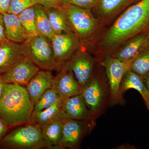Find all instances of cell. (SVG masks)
I'll return each instance as SVG.
<instances>
[{
  "label": "cell",
  "instance_id": "1",
  "mask_svg": "<svg viewBox=\"0 0 149 149\" xmlns=\"http://www.w3.org/2000/svg\"><path fill=\"white\" fill-rule=\"evenodd\" d=\"M149 33V0H139L128 7L106 31L99 41V52L112 55L130 38Z\"/></svg>",
  "mask_w": 149,
  "mask_h": 149
},
{
  "label": "cell",
  "instance_id": "2",
  "mask_svg": "<svg viewBox=\"0 0 149 149\" xmlns=\"http://www.w3.org/2000/svg\"><path fill=\"white\" fill-rule=\"evenodd\" d=\"M34 107L26 88L5 84L0 100V120L8 127L29 122Z\"/></svg>",
  "mask_w": 149,
  "mask_h": 149
},
{
  "label": "cell",
  "instance_id": "3",
  "mask_svg": "<svg viewBox=\"0 0 149 149\" xmlns=\"http://www.w3.org/2000/svg\"><path fill=\"white\" fill-rule=\"evenodd\" d=\"M24 57L39 68L45 70H59L55 58L50 40L40 34L30 36L21 44Z\"/></svg>",
  "mask_w": 149,
  "mask_h": 149
},
{
  "label": "cell",
  "instance_id": "4",
  "mask_svg": "<svg viewBox=\"0 0 149 149\" xmlns=\"http://www.w3.org/2000/svg\"><path fill=\"white\" fill-rule=\"evenodd\" d=\"M72 31L83 45L92 39L101 24L90 10L69 4L63 6Z\"/></svg>",
  "mask_w": 149,
  "mask_h": 149
},
{
  "label": "cell",
  "instance_id": "5",
  "mask_svg": "<svg viewBox=\"0 0 149 149\" xmlns=\"http://www.w3.org/2000/svg\"><path fill=\"white\" fill-rule=\"evenodd\" d=\"M31 123L12 131L4 137L1 143L14 149H51L43 139L41 126Z\"/></svg>",
  "mask_w": 149,
  "mask_h": 149
},
{
  "label": "cell",
  "instance_id": "6",
  "mask_svg": "<svg viewBox=\"0 0 149 149\" xmlns=\"http://www.w3.org/2000/svg\"><path fill=\"white\" fill-rule=\"evenodd\" d=\"M50 40L59 70L82 46L78 37L73 32L55 34Z\"/></svg>",
  "mask_w": 149,
  "mask_h": 149
},
{
  "label": "cell",
  "instance_id": "7",
  "mask_svg": "<svg viewBox=\"0 0 149 149\" xmlns=\"http://www.w3.org/2000/svg\"><path fill=\"white\" fill-rule=\"evenodd\" d=\"M104 65L108 79L111 100L113 104H118L123 101L120 86L123 75L130 69L129 65L118 60L112 56L105 57Z\"/></svg>",
  "mask_w": 149,
  "mask_h": 149
},
{
  "label": "cell",
  "instance_id": "8",
  "mask_svg": "<svg viewBox=\"0 0 149 149\" xmlns=\"http://www.w3.org/2000/svg\"><path fill=\"white\" fill-rule=\"evenodd\" d=\"M107 86L103 79L94 74L88 85L82 90L81 95L93 115L102 111L106 102Z\"/></svg>",
  "mask_w": 149,
  "mask_h": 149
},
{
  "label": "cell",
  "instance_id": "9",
  "mask_svg": "<svg viewBox=\"0 0 149 149\" xmlns=\"http://www.w3.org/2000/svg\"><path fill=\"white\" fill-rule=\"evenodd\" d=\"M94 64L95 61L90 54L80 49L64 65L73 72L83 90L94 75Z\"/></svg>",
  "mask_w": 149,
  "mask_h": 149
},
{
  "label": "cell",
  "instance_id": "10",
  "mask_svg": "<svg viewBox=\"0 0 149 149\" xmlns=\"http://www.w3.org/2000/svg\"><path fill=\"white\" fill-rule=\"evenodd\" d=\"M52 88L56 92L63 101L81 94L82 89L73 72L63 65L59 73L53 79Z\"/></svg>",
  "mask_w": 149,
  "mask_h": 149
},
{
  "label": "cell",
  "instance_id": "11",
  "mask_svg": "<svg viewBox=\"0 0 149 149\" xmlns=\"http://www.w3.org/2000/svg\"><path fill=\"white\" fill-rule=\"evenodd\" d=\"M40 70L29 58L22 57L10 69L2 74L6 84L15 83L26 85Z\"/></svg>",
  "mask_w": 149,
  "mask_h": 149
},
{
  "label": "cell",
  "instance_id": "12",
  "mask_svg": "<svg viewBox=\"0 0 149 149\" xmlns=\"http://www.w3.org/2000/svg\"><path fill=\"white\" fill-rule=\"evenodd\" d=\"M149 45V33L139 34L125 42L111 56L130 65L136 56Z\"/></svg>",
  "mask_w": 149,
  "mask_h": 149
},
{
  "label": "cell",
  "instance_id": "13",
  "mask_svg": "<svg viewBox=\"0 0 149 149\" xmlns=\"http://www.w3.org/2000/svg\"><path fill=\"white\" fill-rule=\"evenodd\" d=\"M139 0H100L95 8L97 18L101 25L114 18L118 14Z\"/></svg>",
  "mask_w": 149,
  "mask_h": 149
},
{
  "label": "cell",
  "instance_id": "14",
  "mask_svg": "<svg viewBox=\"0 0 149 149\" xmlns=\"http://www.w3.org/2000/svg\"><path fill=\"white\" fill-rule=\"evenodd\" d=\"M84 126L81 120L67 118L65 120L62 133L58 146L59 149L74 148L83 136Z\"/></svg>",
  "mask_w": 149,
  "mask_h": 149
},
{
  "label": "cell",
  "instance_id": "15",
  "mask_svg": "<svg viewBox=\"0 0 149 149\" xmlns=\"http://www.w3.org/2000/svg\"><path fill=\"white\" fill-rule=\"evenodd\" d=\"M53 78L52 71L39 70L26 85V89L34 106L43 93L52 88Z\"/></svg>",
  "mask_w": 149,
  "mask_h": 149
},
{
  "label": "cell",
  "instance_id": "16",
  "mask_svg": "<svg viewBox=\"0 0 149 149\" xmlns=\"http://www.w3.org/2000/svg\"><path fill=\"white\" fill-rule=\"evenodd\" d=\"M62 108L67 116L71 119L90 121L96 117L88 108L81 94L67 99L63 102Z\"/></svg>",
  "mask_w": 149,
  "mask_h": 149
},
{
  "label": "cell",
  "instance_id": "17",
  "mask_svg": "<svg viewBox=\"0 0 149 149\" xmlns=\"http://www.w3.org/2000/svg\"><path fill=\"white\" fill-rule=\"evenodd\" d=\"M22 57L21 44L7 40L0 44V74L8 71Z\"/></svg>",
  "mask_w": 149,
  "mask_h": 149
},
{
  "label": "cell",
  "instance_id": "18",
  "mask_svg": "<svg viewBox=\"0 0 149 149\" xmlns=\"http://www.w3.org/2000/svg\"><path fill=\"white\" fill-rule=\"evenodd\" d=\"M5 34L7 40L13 42L21 44L29 37L18 15L5 13L3 14Z\"/></svg>",
  "mask_w": 149,
  "mask_h": 149
},
{
  "label": "cell",
  "instance_id": "19",
  "mask_svg": "<svg viewBox=\"0 0 149 149\" xmlns=\"http://www.w3.org/2000/svg\"><path fill=\"white\" fill-rule=\"evenodd\" d=\"M63 102L60 99L53 105L32 116L29 123H35L42 126L52 120L59 119L65 120L69 118L63 110Z\"/></svg>",
  "mask_w": 149,
  "mask_h": 149
},
{
  "label": "cell",
  "instance_id": "20",
  "mask_svg": "<svg viewBox=\"0 0 149 149\" xmlns=\"http://www.w3.org/2000/svg\"><path fill=\"white\" fill-rule=\"evenodd\" d=\"M45 9L54 34L73 32L63 6L58 8Z\"/></svg>",
  "mask_w": 149,
  "mask_h": 149
},
{
  "label": "cell",
  "instance_id": "21",
  "mask_svg": "<svg viewBox=\"0 0 149 149\" xmlns=\"http://www.w3.org/2000/svg\"><path fill=\"white\" fill-rule=\"evenodd\" d=\"M136 90L140 93L144 102L146 101L149 92L143 82V77L130 69L123 75L120 86V93H123L130 89Z\"/></svg>",
  "mask_w": 149,
  "mask_h": 149
},
{
  "label": "cell",
  "instance_id": "22",
  "mask_svg": "<svg viewBox=\"0 0 149 149\" xmlns=\"http://www.w3.org/2000/svg\"><path fill=\"white\" fill-rule=\"evenodd\" d=\"M65 120H52L41 126L43 139L51 149L54 148L59 149L58 145L61 138L63 123Z\"/></svg>",
  "mask_w": 149,
  "mask_h": 149
},
{
  "label": "cell",
  "instance_id": "23",
  "mask_svg": "<svg viewBox=\"0 0 149 149\" xmlns=\"http://www.w3.org/2000/svg\"><path fill=\"white\" fill-rule=\"evenodd\" d=\"M36 27L38 33L50 40L54 35L46 9L38 3L34 6Z\"/></svg>",
  "mask_w": 149,
  "mask_h": 149
},
{
  "label": "cell",
  "instance_id": "24",
  "mask_svg": "<svg viewBox=\"0 0 149 149\" xmlns=\"http://www.w3.org/2000/svg\"><path fill=\"white\" fill-rule=\"evenodd\" d=\"M129 68L131 71L142 76L149 72V45L136 56Z\"/></svg>",
  "mask_w": 149,
  "mask_h": 149
},
{
  "label": "cell",
  "instance_id": "25",
  "mask_svg": "<svg viewBox=\"0 0 149 149\" xmlns=\"http://www.w3.org/2000/svg\"><path fill=\"white\" fill-rule=\"evenodd\" d=\"M34 6L25 10L18 15L29 37L39 34L36 27Z\"/></svg>",
  "mask_w": 149,
  "mask_h": 149
},
{
  "label": "cell",
  "instance_id": "26",
  "mask_svg": "<svg viewBox=\"0 0 149 149\" xmlns=\"http://www.w3.org/2000/svg\"><path fill=\"white\" fill-rule=\"evenodd\" d=\"M60 99L57 93L52 88L48 89L43 93L39 100L34 105L32 116L37 113L44 110L53 105Z\"/></svg>",
  "mask_w": 149,
  "mask_h": 149
},
{
  "label": "cell",
  "instance_id": "27",
  "mask_svg": "<svg viewBox=\"0 0 149 149\" xmlns=\"http://www.w3.org/2000/svg\"><path fill=\"white\" fill-rule=\"evenodd\" d=\"M37 4L36 0H11L8 13L18 15L25 10Z\"/></svg>",
  "mask_w": 149,
  "mask_h": 149
},
{
  "label": "cell",
  "instance_id": "28",
  "mask_svg": "<svg viewBox=\"0 0 149 149\" xmlns=\"http://www.w3.org/2000/svg\"><path fill=\"white\" fill-rule=\"evenodd\" d=\"M100 0H70V4L81 8L90 10L94 8Z\"/></svg>",
  "mask_w": 149,
  "mask_h": 149
},
{
  "label": "cell",
  "instance_id": "29",
  "mask_svg": "<svg viewBox=\"0 0 149 149\" xmlns=\"http://www.w3.org/2000/svg\"><path fill=\"white\" fill-rule=\"evenodd\" d=\"M38 3L45 8H58L63 6L59 0H36Z\"/></svg>",
  "mask_w": 149,
  "mask_h": 149
},
{
  "label": "cell",
  "instance_id": "30",
  "mask_svg": "<svg viewBox=\"0 0 149 149\" xmlns=\"http://www.w3.org/2000/svg\"><path fill=\"white\" fill-rule=\"evenodd\" d=\"M8 40L6 38L5 34L4 24L3 15L0 14V44Z\"/></svg>",
  "mask_w": 149,
  "mask_h": 149
},
{
  "label": "cell",
  "instance_id": "31",
  "mask_svg": "<svg viewBox=\"0 0 149 149\" xmlns=\"http://www.w3.org/2000/svg\"><path fill=\"white\" fill-rule=\"evenodd\" d=\"M11 0H0V14L8 13Z\"/></svg>",
  "mask_w": 149,
  "mask_h": 149
},
{
  "label": "cell",
  "instance_id": "32",
  "mask_svg": "<svg viewBox=\"0 0 149 149\" xmlns=\"http://www.w3.org/2000/svg\"><path fill=\"white\" fill-rule=\"evenodd\" d=\"M8 127L0 120V144L5 136Z\"/></svg>",
  "mask_w": 149,
  "mask_h": 149
},
{
  "label": "cell",
  "instance_id": "33",
  "mask_svg": "<svg viewBox=\"0 0 149 149\" xmlns=\"http://www.w3.org/2000/svg\"><path fill=\"white\" fill-rule=\"evenodd\" d=\"M144 84L149 92V72L142 76Z\"/></svg>",
  "mask_w": 149,
  "mask_h": 149
},
{
  "label": "cell",
  "instance_id": "34",
  "mask_svg": "<svg viewBox=\"0 0 149 149\" xmlns=\"http://www.w3.org/2000/svg\"><path fill=\"white\" fill-rule=\"evenodd\" d=\"M5 84L6 83H5L3 79L2 74H0V100L1 97L4 87Z\"/></svg>",
  "mask_w": 149,
  "mask_h": 149
},
{
  "label": "cell",
  "instance_id": "35",
  "mask_svg": "<svg viewBox=\"0 0 149 149\" xmlns=\"http://www.w3.org/2000/svg\"><path fill=\"white\" fill-rule=\"evenodd\" d=\"M70 0H59L63 6L68 5L70 4Z\"/></svg>",
  "mask_w": 149,
  "mask_h": 149
},
{
  "label": "cell",
  "instance_id": "36",
  "mask_svg": "<svg viewBox=\"0 0 149 149\" xmlns=\"http://www.w3.org/2000/svg\"><path fill=\"white\" fill-rule=\"evenodd\" d=\"M145 103H146V105L147 108L148 109L149 111V95L148 96L146 101L145 102Z\"/></svg>",
  "mask_w": 149,
  "mask_h": 149
}]
</instances>
